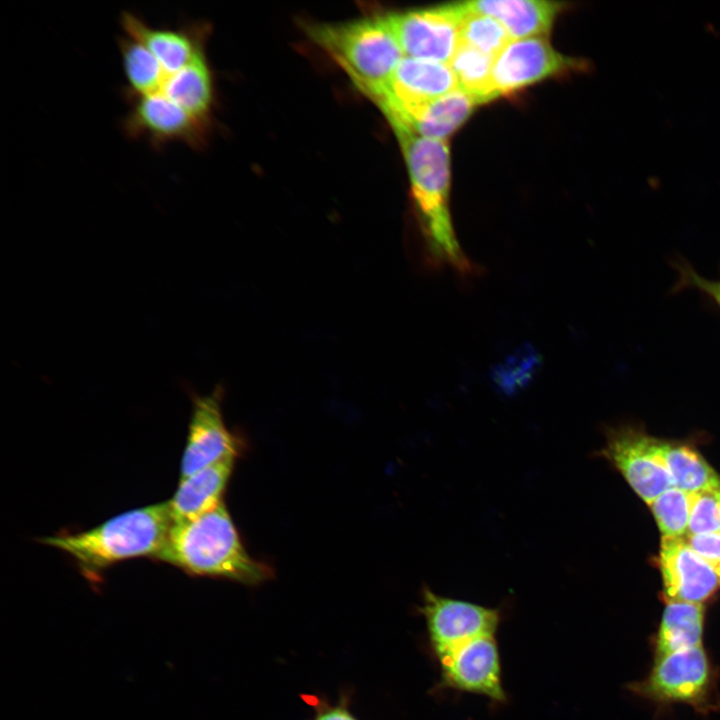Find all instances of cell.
Listing matches in <instances>:
<instances>
[{
  "label": "cell",
  "instance_id": "6da1fadb",
  "mask_svg": "<svg viewBox=\"0 0 720 720\" xmlns=\"http://www.w3.org/2000/svg\"><path fill=\"white\" fill-rule=\"evenodd\" d=\"M404 155L412 196L431 262L462 274L474 265L456 237L449 208L450 152L447 140L422 137L401 125H391Z\"/></svg>",
  "mask_w": 720,
  "mask_h": 720
},
{
  "label": "cell",
  "instance_id": "7a4b0ae2",
  "mask_svg": "<svg viewBox=\"0 0 720 720\" xmlns=\"http://www.w3.org/2000/svg\"><path fill=\"white\" fill-rule=\"evenodd\" d=\"M155 559L195 576L258 585L272 569L249 555L224 502L189 521L172 524Z\"/></svg>",
  "mask_w": 720,
  "mask_h": 720
},
{
  "label": "cell",
  "instance_id": "3957f363",
  "mask_svg": "<svg viewBox=\"0 0 720 720\" xmlns=\"http://www.w3.org/2000/svg\"><path fill=\"white\" fill-rule=\"evenodd\" d=\"M172 520L168 501L127 511L92 529L39 539L68 554L90 580L111 565L135 557L155 558Z\"/></svg>",
  "mask_w": 720,
  "mask_h": 720
},
{
  "label": "cell",
  "instance_id": "277c9868",
  "mask_svg": "<svg viewBox=\"0 0 720 720\" xmlns=\"http://www.w3.org/2000/svg\"><path fill=\"white\" fill-rule=\"evenodd\" d=\"M308 32L371 98L385 86L405 57L385 15L342 24L312 25Z\"/></svg>",
  "mask_w": 720,
  "mask_h": 720
},
{
  "label": "cell",
  "instance_id": "5b68a950",
  "mask_svg": "<svg viewBox=\"0 0 720 720\" xmlns=\"http://www.w3.org/2000/svg\"><path fill=\"white\" fill-rule=\"evenodd\" d=\"M719 678L717 665L699 646L654 659L649 673L627 689L658 711L684 704L706 716L720 711Z\"/></svg>",
  "mask_w": 720,
  "mask_h": 720
},
{
  "label": "cell",
  "instance_id": "8992f818",
  "mask_svg": "<svg viewBox=\"0 0 720 720\" xmlns=\"http://www.w3.org/2000/svg\"><path fill=\"white\" fill-rule=\"evenodd\" d=\"M465 2L385 15L405 57L449 63L459 45Z\"/></svg>",
  "mask_w": 720,
  "mask_h": 720
},
{
  "label": "cell",
  "instance_id": "52a82bcc",
  "mask_svg": "<svg viewBox=\"0 0 720 720\" xmlns=\"http://www.w3.org/2000/svg\"><path fill=\"white\" fill-rule=\"evenodd\" d=\"M418 610L436 659L473 639L495 635L501 619L499 609L439 595L426 586Z\"/></svg>",
  "mask_w": 720,
  "mask_h": 720
},
{
  "label": "cell",
  "instance_id": "ba28073f",
  "mask_svg": "<svg viewBox=\"0 0 720 720\" xmlns=\"http://www.w3.org/2000/svg\"><path fill=\"white\" fill-rule=\"evenodd\" d=\"M123 96L128 111L120 126L128 139H144L157 150L171 142H181L191 148L203 143L205 123L163 94L134 95L123 92Z\"/></svg>",
  "mask_w": 720,
  "mask_h": 720
},
{
  "label": "cell",
  "instance_id": "9c48e42d",
  "mask_svg": "<svg viewBox=\"0 0 720 720\" xmlns=\"http://www.w3.org/2000/svg\"><path fill=\"white\" fill-rule=\"evenodd\" d=\"M601 451L623 475L636 494L650 504L674 486L655 448V438L631 426L607 428Z\"/></svg>",
  "mask_w": 720,
  "mask_h": 720
},
{
  "label": "cell",
  "instance_id": "30bf717a",
  "mask_svg": "<svg viewBox=\"0 0 720 720\" xmlns=\"http://www.w3.org/2000/svg\"><path fill=\"white\" fill-rule=\"evenodd\" d=\"M584 66L582 60L555 50L546 37L511 40L494 57L492 84L495 98Z\"/></svg>",
  "mask_w": 720,
  "mask_h": 720
},
{
  "label": "cell",
  "instance_id": "8fae6325",
  "mask_svg": "<svg viewBox=\"0 0 720 720\" xmlns=\"http://www.w3.org/2000/svg\"><path fill=\"white\" fill-rule=\"evenodd\" d=\"M222 399L223 389L219 385L207 395L191 393L192 413L181 462L180 479L189 477L222 459L238 455V439L225 424L221 408Z\"/></svg>",
  "mask_w": 720,
  "mask_h": 720
},
{
  "label": "cell",
  "instance_id": "7c38bea8",
  "mask_svg": "<svg viewBox=\"0 0 720 720\" xmlns=\"http://www.w3.org/2000/svg\"><path fill=\"white\" fill-rule=\"evenodd\" d=\"M442 685L503 703L500 654L495 635L466 642L437 658Z\"/></svg>",
  "mask_w": 720,
  "mask_h": 720
},
{
  "label": "cell",
  "instance_id": "4fadbf2b",
  "mask_svg": "<svg viewBox=\"0 0 720 720\" xmlns=\"http://www.w3.org/2000/svg\"><path fill=\"white\" fill-rule=\"evenodd\" d=\"M459 89L447 63L404 57L372 98L387 118Z\"/></svg>",
  "mask_w": 720,
  "mask_h": 720
},
{
  "label": "cell",
  "instance_id": "5bb4252c",
  "mask_svg": "<svg viewBox=\"0 0 720 720\" xmlns=\"http://www.w3.org/2000/svg\"><path fill=\"white\" fill-rule=\"evenodd\" d=\"M659 567L665 601L703 604L720 586L715 568L692 549L685 537L662 536Z\"/></svg>",
  "mask_w": 720,
  "mask_h": 720
},
{
  "label": "cell",
  "instance_id": "9a60e30c",
  "mask_svg": "<svg viewBox=\"0 0 720 720\" xmlns=\"http://www.w3.org/2000/svg\"><path fill=\"white\" fill-rule=\"evenodd\" d=\"M120 26L126 36L147 48L167 74L189 64L203 50L200 31L193 26L153 27L130 11L120 14Z\"/></svg>",
  "mask_w": 720,
  "mask_h": 720
},
{
  "label": "cell",
  "instance_id": "2e32d148",
  "mask_svg": "<svg viewBox=\"0 0 720 720\" xmlns=\"http://www.w3.org/2000/svg\"><path fill=\"white\" fill-rule=\"evenodd\" d=\"M566 3L545 0H478L465 2L467 12L496 19L511 40L545 37Z\"/></svg>",
  "mask_w": 720,
  "mask_h": 720
},
{
  "label": "cell",
  "instance_id": "e0dca14e",
  "mask_svg": "<svg viewBox=\"0 0 720 720\" xmlns=\"http://www.w3.org/2000/svg\"><path fill=\"white\" fill-rule=\"evenodd\" d=\"M234 460L235 457L222 459L180 479L177 491L168 501L172 524L195 519L223 502Z\"/></svg>",
  "mask_w": 720,
  "mask_h": 720
},
{
  "label": "cell",
  "instance_id": "ac0fdd59",
  "mask_svg": "<svg viewBox=\"0 0 720 720\" xmlns=\"http://www.w3.org/2000/svg\"><path fill=\"white\" fill-rule=\"evenodd\" d=\"M477 102L461 89L388 118L422 137L446 140L469 118Z\"/></svg>",
  "mask_w": 720,
  "mask_h": 720
},
{
  "label": "cell",
  "instance_id": "d6986e66",
  "mask_svg": "<svg viewBox=\"0 0 720 720\" xmlns=\"http://www.w3.org/2000/svg\"><path fill=\"white\" fill-rule=\"evenodd\" d=\"M705 618L702 603L665 601L659 625L650 640L653 660L703 646Z\"/></svg>",
  "mask_w": 720,
  "mask_h": 720
},
{
  "label": "cell",
  "instance_id": "ffe728a7",
  "mask_svg": "<svg viewBox=\"0 0 720 720\" xmlns=\"http://www.w3.org/2000/svg\"><path fill=\"white\" fill-rule=\"evenodd\" d=\"M160 93L206 123L214 92L213 78L204 51H200L177 72L168 74Z\"/></svg>",
  "mask_w": 720,
  "mask_h": 720
},
{
  "label": "cell",
  "instance_id": "44dd1931",
  "mask_svg": "<svg viewBox=\"0 0 720 720\" xmlns=\"http://www.w3.org/2000/svg\"><path fill=\"white\" fill-rule=\"evenodd\" d=\"M655 448L675 487L689 493L720 487V476L694 448L657 438Z\"/></svg>",
  "mask_w": 720,
  "mask_h": 720
},
{
  "label": "cell",
  "instance_id": "7402d4cb",
  "mask_svg": "<svg viewBox=\"0 0 720 720\" xmlns=\"http://www.w3.org/2000/svg\"><path fill=\"white\" fill-rule=\"evenodd\" d=\"M117 44L128 83L123 92L134 95L160 93L168 74L156 57L128 36L118 37Z\"/></svg>",
  "mask_w": 720,
  "mask_h": 720
},
{
  "label": "cell",
  "instance_id": "603a6c76",
  "mask_svg": "<svg viewBox=\"0 0 720 720\" xmlns=\"http://www.w3.org/2000/svg\"><path fill=\"white\" fill-rule=\"evenodd\" d=\"M493 62L494 57L459 42L448 63L459 89L471 96L478 105L495 99L492 84Z\"/></svg>",
  "mask_w": 720,
  "mask_h": 720
},
{
  "label": "cell",
  "instance_id": "cb8c5ba5",
  "mask_svg": "<svg viewBox=\"0 0 720 720\" xmlns=\"http://www.w3.org/2000/svg\"><path fill=\"white\" fill-rule=\"evenodd\" d=\"M648 505L662 536H686L691 511V493L672 486Z\"/></svg>",
  "mask_w": 720,
  "mask_h": 720
},
{
  "label": "cell",
  "instance_id": "d4e9b609",
  "mask_svg": "<svg viewBox=\"0 0 720 720\" xmlns=\"http://www.w3.org/2000/svg\"><path fill=\"white\" fill-rule=\"evenodd\" d=\"M511 41L504 27L494 18L467 12L459 28V42L495 57Z\"/></svg>",
  "mask_w": 720,
  "mask_h": 720
},
{
  "label": "cell",
  "instance_id": "484cf974",
  "mask_svg": "<svg viewBox=\"0 0 720 720\" xmlns=\"http://www.w3.org/2000/svg\"><path fill=\"white\" fill-rule=\"evenodd\" d=\"M720 533V487L691 493L686 535Z\"/></svg>",
  "mask_w": 720,
  "mask_h": 720
},
{
  "label": "cell",
  "instance_id": "4316f807",
  "mask_svg": "<svg viewBox=\"0 0 720 720\" xmlns=\"http://www.w3.org/2000/svg\"><path fill=\"white\" fill-rule=\"evenodd\" d=\"M677 279L672 287L673 293L686 289L698 291L720 310V278L711 280L700 275L685 259L677 257L672 261Z\"/></svg>",
  "mask_w": 720,
  "mask_h": 720
},
{
  "label": "cell",
  "instance_id": "83f0119b",
  "mask_svg": "<svg viewBox=\"0 0 720 720\" xmlns=\"http://www.w3.org/2000/svg\"><path fill=\"white\" fill-rule=\"evenodd\" d=\"M302 698L313 708L311 720H359L351 710L350 695L346 692L335 702L314 694H304Z\"/></svg>",
  "mask_w": 720,
  "mask_h": 720
},
{
  "label": "cell",
  "instance_id": "f1b7e54d",
  "mask_svg": "<svg viewBox=\"0 0 720 720\" xmlns=\"http://www.w3.org/2000/svg\"><path fill=\"white\" fill-rule=\"evenodd\" d=\"M692 549L713 567L720 564V533L686 535Z\"/></svg>",
  "mask_w": 720,
  "mask_h": 720
},
{
  "label": "cell",
  "instance_id": "f546056e",
  "mask_svg": "<svg viewBox=\"0 0 720 720\" xmlns=\"http://www.w3.org/2000/svg\"><path fill=\"white\" fill-rule=\"evenodd\" d=\"M716 574L718 576L719 582H720V564L714 566Z\"/></svg>",
  "mask_w": 720,
  "mask_h": 720
}]
</instances>
